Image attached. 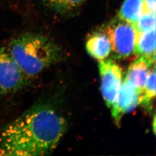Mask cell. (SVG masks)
<instances>
[{"mask_svg": "<svg viewBox=\"0 0 156 156\" xmlns=\"http://www.w3.org/2000/svg\"><path fill=\"white\" fill-rule=\"evenodd\" d=\"M67 122L50 104L32 106L0 132V156H38L54 151L67 130Z\"/></svg>", "mask_w": 156, "mask_h": 156, "instance_id": "obj_1", "label": "cell"}, {"mask_svg": "<svg viewBox=\"0 0 156 156\" xmlns=\"http://www.w3.org/2000/svg\"><path fill=\"white\" fill-rule=\"evenodd\" d=\"M28 79L12 56L7 46L0 45V93L16 94L27 86Z\"/></svg>", "mask_w": 156, "mask_h": 156, "instance_id": "obj_4", "label": "cell"}, {"mask_svg": "<svg viewBox=\"0 0 156 156\" xmlns=\"http://www.w3.org/2000/svg\"><path fill=\"white\" fill-rule=\"evenodd\" d=\"M104 28L110 38L114 58H126L134 53L137 32L133 24L116 17Z\"/></svg>", "mask_w": 156, "mask_h": 156, "instance_id": "obj_3", "label": "cell"}, {"mask_svg": "<svg viewBox=\"0 0 156 156\" xmlns=\"http://www.w3.org/2000/svg\"><path fill=\"white\" fill-rule=\"evenodd\" d=\"M98 66L101 93L106 106L111 108L123 83L122 70L112 59L99 61Z\"/></svg>", "mask_w": 156, "mask_h": 156, "instance_id": "obj_5", "label": "cell"}, {"mask_svg": "<svg viewBox=\"0 0 156 156\" xmlns=\"http://www.w3.org/2000/svg\"><path fill=\"white\" fill-rule=\"evenodd\" d=\"M144 12V0H124L117 17L134 24Z\"/></svg>", "mask_w": 156, "mask_h": 156, "instance_id": "obj_10", "label": "cell"}, {"mask_svg": "<svg viewBox=\"0 0 156 156\" xmlns=\"http://www.w3.org/2000/svg\"><path fill=\"white\" fill-rule=\"evenodd\" d=\"M144 12L156 13V0H144Z\"/></svg>", "mask_w": 156, "mask_h": 156, "instance_id": "obj_14", "label": "cell"}, {"mask_svg": "<svg viewBox=\"0 0 156 156\" xmlns=\"http://www.w3.org/2000/svg\"><path fill=\"white\" fill-rule=\"evenodd\" d=\"M156 97V69L154 67L147 78L144 87L140 91L139 105L147 110L151 109L152 102Z\"/></svg>", "mask_w": 156, "mask_h": 156, "instance_id": "obj_11", "label": "cell"}, {"mask_svg": "<svg viewBox=\"0 0 156 156\" xmlns=\"http://www.w3.org/2000/svg\"><path fill=\"white\" fill-rule=\"evenodd\" d=\"M140 91L124 80L111 106L112 116L115 124L119 126L123 116L139 105Z\"/></svg>", "mask_w": 156, "mask_h": 156, "instance_id": "obj_6", "label": "cell"}, {"mask_svg": "<svg viewBox=\"0 0 156 156\" xmlns=\"http://www.w3.org/2000/svg\"><path fill=\"white\" fill-rule=\"evenodd\" d=\"M86 48L90 56L98 61L108 58L111 53V42L104 27L90 35Z\"/></svg>", "mask_w": 156, "mask_h": 156, "instance_id": "obj_8", "label": "cell"}, {"mask_svg": "<svg viewBox=\"0 0 156 156\" xmlns=\"http://www.w3.org/2000/svg\"><path fill=\"white\" fill-rule=\"evenodd\" d=\"M133 25L137 33L156 28V13L144 12L140 19Z\"/></svg>", "mask_w": 156, "mask_h": 156, "instance_id": "obj_13", "label": "cell"}, {"mask_svg": "<svg viewBox=\"0 0 156 156\" xmlns=\"http://www.w3.org/2000/svg\"><path fill=\"white\" fill-rule=\"evenodd\" d=\"M155 59L156 56H140L129 65L124 80L140 91L155 67Z\"/></svg>", "mask_w": 156, "mask_h": 156, "instance_id": "obj_7", "label": "cell"}, {"mask_svg": "<svg viewBox=\"0 0 156 156\" xmlns=\"http://www.w3.org/2000/svg\"><path fill=\"white\" fill-rule=\"evenodd\" d=\"M134 53L137 56H156V28L137 33Z\"/></svg>", "mask_w": 156, "mask_h": 156, "instance_id": "obj_9", "label": "cell"}, {"mask_svg": "<svg viewBox=\"0 0 156 156\" xmlns=\"http://www.w3.org/2000/svg\"><path fill=\"white\" fill-rule=\"evenodd\" d=\"M7 48L28 78L39 75L63 58L61 48L39 34L19 35L12 39Z\"/></svg>", "mask_w": 156, "mask_h": 156, "instance_id": "obj_2", "label": "cell"}, {"mask_svg": "<svg viewBox=\"0 0 156 156\" xmlns=\"http://www.w3.org/2000/svg\"><path fill=\"white\" fill-rule=\"evenodd\" d=\"M53 11L60 14H67L76 11L87 0H42Z\"/></svg>", "mask_w": 156, "mask_h": 156, "instance_id": "obj_12", "label": "cell"}]
</instances>
